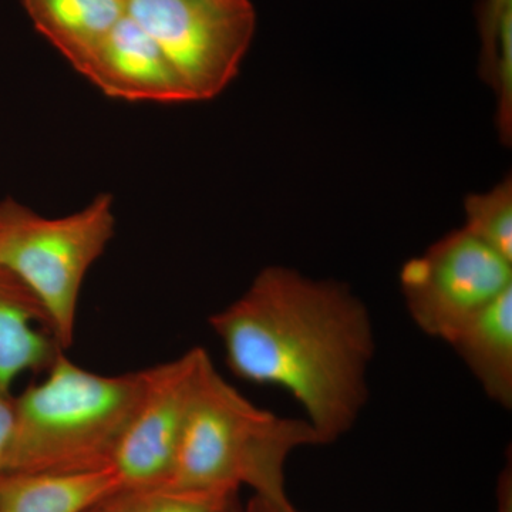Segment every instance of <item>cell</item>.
Wrapping results in <instances>:
<instances>
[{"label":"cell","instance_id":"1","mask_svg":"<svg viewBox=\"0 0 512 512\" xmlns=\"http://www.w3.org/2000/svg\"><path fill=\"white\" fill-rule=\"evenodd\" d=\"M208 323L228 369L291 394L320 446L355 427L369 402L376 336L369 309L348 285L268 266Z\"/></svg>","mask_w":512,"mask_h":512},{"label":"cell","instance_id":"2","mask_svg":"<svg viewBox=\"0 0 512 512\" xmlns=\"http://www.w3.org/2000/svg\"><path fill=\"white\" fill-rule=\"evenodd\" d=\"M43 375L15 397V434L5 473H90L113 467L146 389V369L99 375L63 352Z\"/></svg>","mask_w":512,"mask_h":512},{"label":"cell","instance_id":"3","mask_svg":"<svg viewBox=\"0 0 512 512\" xmlns=\"http://www.w3.org/2000/svg\"><path fill=\"white\" fill-rule=\"evenodd\" d=\"M312 446L320 443L308 421L255 406L212 366L192 400L168 484L238 493L247 485L286 512L293 507L286 461Z\"/></svg>","mask_w":512,"mask_h":512},{"label":"cell","instance_id":"4","mask_svg":"<svg viewBox=\"0 0 512 512\" xmlns=\"http://www.w3.org/2000/svg\"><path fill=\"white\" fill-rule=\"evenodd\" d=\"M116 232L113 195L101 192L82 210L43 217L13 198L0 201V266L39 299L57 342L72 348L80 293Z\"/></svg>","mask_w":512,"mask_h":512},{"label":"cell","instance_id":"5","mask_svg":"<svg viewBox=\"0 0 512 512\" xmlns=\"http://www.w3.org/2000/svg\"><path fill=\"white\" fill-rule=\"evenodd\" d=\"M127 13L156 40L194 101L227 89L256 30L251 0H127Z\"/></svg>","mask_w":512,"mask_h":512},{"label":"cell","instance_id":"6","mask_svg":"<svg viewBox=\"0 0 512 512\" xmlns=\"http://www.w3.org/2000/svg\"><path fill=\"white\" fill-rule=\"evenodd\" d=\"M400 286L414 325L447 342L471 316L512 288V262L460 228L407 261Z\"/></svg>","mask_w":512,"mask_h":512},{"label":"cell","instance_id":"7","mask_svg":"<svg viewBox=\"0 0 512 512\" xmlns=\"http://www.w3.org/2000/svg\"><path fill=\"white\" fill-rule=\"evenodd\" d=\"M212 366L207 350L192 348L146 369V389L113 461L121 488L168 484L192 400Z\"/></svg>","mask_w":512,"mask_h":512},{"label":"cell","instance_id":"8","mask_svg":"<svg viewBox=\"0 0 512 512\" xmlns=\"http://www.w3.org/2000/svg\"><path fill=\"white\" fill-rule=\"evenodd\" d=\"M74 69L111 99L194 101L156 40L128 13Z\"/></svg>","mask_w":512,"mask_h":512},{"label":"cell","instance_id":"9","mask_svg":"<svg viewBox=\"0 0 512 512\" xmlns=\"http://www.w3.org/2000/svg\"><path fill=\"white\" fill-rule=\"evenodd\" d=\"M63 352L42 303L0 266V389L23 373L42 375Z\"/></svg>","mask_w":512,"mask_h":512},{"label":"cell","instance_id":"10","mask_svg":"<svg viewBox=\"0 0 512 512\" xmlns=\"http://www.w3.org/2000/svg\"><path fill=\"white\" fill-rule=\"evenodd\" d=\"M485 396L512 407V288L464 323L447 340Z\"/></svg>","mask_w":512,"mask_h":512},{"label":"cell","instance_id":"11","mask_svg":"<svg viewBox=\"0 0 512 512\" xmlns=\"http://www.w3.org/2000/svg\"><path fill=\"white\" fill-rule=\"evenodd\" d=\"M120 488L113 467L90 473H3L0 512H89Z\"/></svg>","mask_w":512,"mask_h":512},{"label":"cell","instance_id":"12","mask_svg":"<svg viewBox=\"0 0 512 512\" xmlns=\"http://www.w3.org/2000/svg\"><path fill=\"white\" fill-rule=\"evenodd\" d=\"M37 32L72 66L127 15V0H22Z\"/></svg>","mask_w":512,"mask_h":512},{"label":"cell","instance_id":"13","mask_svg":"<svg viewBox=\"0 0 512 512\" xmlns=\"http://www.w3.org/2000/svg\"><path fill=\"white\" fill-rule=\"evenodd\" d=\"M93 512H244L238 491H205L163 484L121 488Z\"/></svg>","mask_w":512,"mask_h":512},{"label":"cell","instance_id":"14","mask_svg":"<svg viewBox=\"0 0 512 512\" xmlns=\"http://www.w3.org/2000/svg\"><path fill=\"white\" fill-rule=\"evenodd\" d=\"M464 229L512 262V180L508 175L493 190L468 195Z\"/></svg>","mask_w":512,"mask_h":512},{"label":"cell","instance_id":"15","mask_svg":"<svg viewBox=\"0 0 512 512\" xmlns=\"http://www.w3.org/2000/svg\"><path fill=\"white\" fill-rule=\"evenodd\" d=\"M488 83L497 94V128L510 146L512 138V13L504 19L498 37L493 72Z\"/></svg>","mask_w":512,"mask_h":512},{"label":"cell","instance_id":"16","mask_svg":"<svg viewBox=\"0 0 512 512\" xmlns=\"http://www.w3.org/2000/svg\"><path fill=\"white\" fill-rule=\"evenodd\" d=\"M512 13V0H483L478 10V29L481 37V76L485 82L493 72L498 37L504 19Z\"/></svg>","mask_w":512,"mask_h":512},{"label":"cell","instance_id":"17","mask_svg":"<svg viewBox=\"0 0 512 512\" xmlns=\"http://www.w3.org/2000/svg\"><path fill=\"white\" fill-rule=\"evenodd\" d=\"M15 397L0 389V476L5 473L13 434H15Z\"/></svg>","mask_w":512,"mask_h":512},{"label":"cell","instance_id":"18","mask_svg":"<svg viewBox=\"0 0 512 512\" xmlns=\"http://www.w3.org/2000/svg\"><path fill=\"white\" fill-rule=\"evenodd\" d=\"M244 512H282L276 505L269 503L265 498L254 495L244 507Z\"/></svg>","mask_w":512,"mask_h":512},{"label":"cell","instance_id":"19","mask_svg":"<svg viewBox=\"0 0 512 512\" xmlns=\"http://www.w3.org/2000/svg\"><path fill=\"white\" fill-rule=\"evenodd\" d=\"M289 512H301V511L296 510V508H293V510H292V511H289Z\"/></svg>","mask_w":512,"mask_h":512},{"label":"cell","instance_id":"20","mask_svg":"<svg viewBox=\"0 0 512 512\" xmlns=\"http://www.w3.org/2000/svg\"><path fill=\"white\" fill-rule=\"evenodd\" d=\"M89 512H93V510H90Z\"/></svg>","mask_w":512,"mask_h":512}]
</instances>
